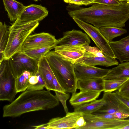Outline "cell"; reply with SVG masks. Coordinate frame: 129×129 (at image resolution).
Segmentation results:
<instances>
[{"instance_id":"1","label":"cell","mask_w":129,"mask_h":129,"mask_svg":"<svg viewBox=\"0 0 129 129\" xmlns=\"http://www.w3.org/2000/svg\"><path fill=\"white\" fill-rule=\"evenodd\" d=\"M50 90H26L3 108V116L15 117L28 112L53 108L59 101Z\"/></svg>"},{"instance_id":"2","label":"cell","mask_w":129,"mask_h":129,"mask_svg":"<svg viewBox=\"0 0 129 129\" xmlns=\"http://www.w3.org/2000/svg\"><path fill=\"white\" fill-rule=\"evenodd\" d=\"M45 56L66 93H73L76 92L77 80L74 72V62L54 51H50Z\"/></svg>"},{"instance_id":"3","label":"cell","mask_w":129,"mask_h":129,"mask_svg":"<svg viewBox=\"0 0 129 129\" xmlns=\"http://www.w3.org/2000/svg\"><path fill=\"white\" fill-rule=\"evenodd\" d=\"M39 24L38 21L25 24L14 22L9 27L8 40L3 53L4 60H8L14 55L20 52L26 39Z\"/></svg>"},{"instance_id":"4","label":"cell","mask_w":129,"mask_h":129,"mask_svg":"<svg viewBox=\"0 0 129 129\" xmlns=\"http://www.w3.org/2000/svg\"><path fill=\"white\" fill-rule=\"evenodd\" d=\"M0 64V100L11 102L17 93L15 78L8 60H4Z\"/></svg>"},{"instance_id":"5","label":"cell","mask_w":129,"mask_h":129,"mask_svg":"<svg viewBox=\"0 0 129 129\" xmlns=\"http://www.w3.org/2000/svg\"><path fill=\"white\" fill-rule=\"evenodd\" d=\"M72 18L79 27L92 39L105 55L116 58L109 42L102 34L99 28L77 18Z\"/></svg>"},{"instance_id":"6","label":"cell","mask_w":129,"mask_h":129,"mask_svg":"<svg viewBox=\"0 0 129 129\" xmlns=\"http://www.w3.org/2000/svg\"><path fill=\"white\" fill-rule=\"evenodd\" d=\"M8 60L12 73L15 78L26 71L32 72L33 75L38 71L39 60L31 58L24 52L15 54Z\"/></svg>"},{"instance_id":"7","label":"cell","mask_w":129,"mask_h":129,"mask_svg":"<svg viewBox=\"0 0 129 129\" xmlns=\"http://www.w3.org/2000/svg\"><path fill=\"white\" fill-rule=\"evenodd\" d=\"M86 121L85 126L80 129H122L129 124V119H101L83 114Z\"/></svg>"},{"instance_id":"8","label":"cell","mask_w":129,"mask_h":129,"mask_svg":"<svg viewBox=\"0 0 129 129\" xmlns=\"http://www.w3.org/2000/svg\"><path fill=\"white\" fill-rule=\"evenodd\" d=\"M57 41L54 36L48 33L43 32L30 35L23 44L20 52L44 47H55Z\"/></svg>"},{"instance_id":"9","label":"cell","mask_w":129,"mask_h":129,"mask_svg":"<svg viewBox=\"0 0 129 129\" xmlns=\"http://www.w3.org/2000/svg\"><path fill=\"white\" fill-rule=\"evenodd\" d=\"M48 11L41 5L32 4L25 7L14 22L25 24L35 21L39 22L48 15Z\"/></svg>"},{"instance_id":"10","label":"cell","mask_w":129,"mask_h":129,"mask_svg":"<svg viewBox=\"0 0 129 129\" xmlns=\"http://www.w3.org/2000/svg\"><path fill=\"white\" fill-rule=\"evenodd\" d=\"M74 68L77 80L103 79L111 70L76 62H74Z\"/></svg>"},{"instance_id":"11","label":"cell","mask_w":129,"mask_h":129,"mask_svg":"<svg viewBox=\"0 0 129 129\" xmlns=\"http://www.w3.org/2000/svg\"><path fill=\"white\" fill-rule=\"evenodd\" d=\"M90 43L87 34L73 29L64 32L62 37L57 39L55 46H83L89 45Z\"/></svg>"},{"instance_id":"12","label":"cell","mask_w":129,"mask_h":129,"mask_svg":"<svg viewBox=\"0 0 129 129\" xmlns=\"http://www.w3.org/2000/svg\"><path fill=\"white\" fill-rule=\"evenodd\" d=\"M102 98L106 102L105 105L94 113L112 114L122 112L129 115V108L116 97L114 93L104 92Z\"/></svg>"},{"instance_id":"13","label":"cell","mask_w":129,"mask_h":129,"mask_svg":"<svg viewBox=\"0 0 129 129\" xmlns=\"http://www.w3.org/2000/svg\"><path fill=\"white\" fill-rule=\"evenodd\" d=\"M83 113L74 111L68 112L62 117H57L51 119L47 123V129H77L76 123Z\"/></svg>"},{"instance_id":"14","label":"cell","mask_w":129,"mask_h":129,"mask_svg":"<svg viewBox=\"0 0 129 129\" xmlns=\"http://www.w3.org/2000/svg\"><path fill=\"white\" fill-rule=\"evenodd\" d=\"M75 62L91 66L100 65L107 67L117 65L119 64L116 58L107 56L98 57L86 51L82 57Z\"/></svg>"},{"instance_id":"15","label":"cell","mask_w":129,"mask_h":129,"mask_svg":"<svg viewBox=\"0 0 129 129\" xmlns=\"http://www.w3.org/2000/svg\"><path fill=\"white\" fill-rule=\"evenodd\" d=\"M109 43L116 59L120 63L129 61V35L119 40Z\"/></svg>"},{"instance_id":"16","label":"cell","mask_w":129,"mask_h":129,"mask_svg":"<svg viewBox=\"0 0 129 129\" xmlns=\"http://www.w3.org/2000/svg\"><path fill=\"white\" fill-rule=\"evenodd\" d=\"M54 49L56 52L74 62L82 57L86 51L83 46H55Z\"/></svg>"},{"instance_id":"17","label":"cell","mask_w":129,"mask_h":129,"mask_svg":"<svg viewBox=\"0 0 129 129\" xmlns=\"http://www.w3.org/2000/svg\"><path fill=\"white\" fill-rule=\"evenodd\" d=\"M38 71L41 75L47 90L55 91L53 81L52 70L45 56L38 61Z\"/></svg>"},{"instance_id":"18","label":"cell","mask_w":129,"mask_h":129,"mask_svg":"<svg viewBox=\"0 0 129 129\" xmlns=\"http://www.w3.org/2000/svg\"><path fill=\"white\" fill-rule=\"evenodd\" d=\"M101 93L87 90L76 92L72 93L69 102L74 107L80 105L96 100Z\"/></svg>"},{"instance_id":"19","label":"cell","mask_w":129,"mask_h":129,"mask_svg":"<svg viewBox=\"0 0 129 129\" xmlns=\"http://www.w3.org/2000/svg\"><path fill=\"white\" fill-rule=\"evenodd\" d=\"M77 87L80 91L87 90L101 92L104 91V79L97 78L78 80Z\"/></svg>"},{"instance_id":"20","label":"cell","mask_w":129,"mask_h":129,"mask_svg":"<svg viewBox=\"0 0 129 129\" xmlns=\"http://www.w3.org/2000/svg\"><path fill=\"white\" fill-rule=\"evenodd\" d=\"M5 10L11 22L15 21L25 6L16 0H3Z\"/></svg>"},{"instance_id":"21","label":"cell","mask_w":129,"mask_h":129,"mask_svg":"<svg viewBox=\"0 0 129 129\" xmlns=\"http://www.w3.org/2000/svg\"><path fill=\"white\" fill-rule=\"evenodd\" d=\"M129 78V61L121 63L111 69L104 80Z\"/></svg>"},{"instance_id":"22","label":"cell","mask_w":129,"mask_h":129,"mask_svg":"<svg viewBox=\"0 0 129 129\" xmlns=\"http://www.w3.org/2000/svg\"><path fill=\"white\" fill-rule=\"evenodd\" d=\"M106 102L102 98L80 105L74 106V111L84 114H92L105 105Z\"/></svg>"},{"instance_id":"23","label":"cell","mask_w":129,"mask_h":129,"mask_svg":"<svg viewBox=\"0 0 129 129\" xmlns=\"http://www.w3.org/2000/svg\"><path fill=\"white\" fill-rule=\"evenodd\" d=\"M100 30L109 42L113 41V39L126 33V29L112 26H105L100 27Z\"/></svg>"},{"instance_id":"24","label":"cell","mask_w":129,"mask_h":129,"mask_svg":"<svg viewBox=\"0 0 129 129\" xmlns=\"http://www.w3.org/2000/svg\"><path fill=\"white\" fill-rule=\"evenodd\" d=\"M33 73L28 71L24 72L15 78V85L17 93L23 92L27 90L29 86V79Z\"/></svg>"},{"instance_id":"25","label":"cell","mask_w":129,"mask_h":129,"mask_svg":"<svg viewBox=\"0 0 129 129\" xmlns=\"http://www.w3.org/2000/svg\"><path fill=\"white\" fill-rule=\"evenodd\" d=\"M8 26L4 22H0V62L4 60L3 53L6 47L9 37Z\"/></svg>"},{"instance_id":"26","label":"cell","mask_w":129,"mask_h":129,"mask_svg":"<svg viewBox=\"0 0 129 129\" xmlns=\"http://www.w3.org/2000/svg\"><path fill=\"white\" fill-rule=\"evenodd\" d=\"M128 78L104 79V92H112L118 90Z\"/></svg>"},{"instance_id":"27","label":"cell","mask_w":129,"mask_h":129,"mask_svg":"<svg viewBox=\"0 0 129 129\" xmlns=\"http://www.w3.org/2000/svg\"><path fill=\"white\" fill-rule=\"evenodd\" d=\"M55 46H49L29 50L23 52L31 58L39 60L44 56L51 49H54Z\"/></svg>"},{"instance_id":"28","label":"cell","mask_w":129,"mask_h":129,"mask_svg":"<svg viewBox=\"0 0 129 129\" xmlns=\"http://www.w3.org/2000/svg\"><path fill=\"white\" fill-rule=\"evenodd\" d=\"M92 117L101 119H123L129 117V115L122 112H118L110 114H101L95 113L88 114Z\"/></svg>"},{"instance_id":"29","label":"cell","mask_w":129,"mask_h":129,"mask_svg":"<svg viewBox=\"0 0 129 129\" xmlns=\"http://www.w3.org/2000/svg\"><path fill=\"white\" fill-rule=\"evenodd\" d=\"M55 92L56 96L62 103L65 112L67 114L69 112L66 102L70 97L69 94V93H63L58 91H55Z\"/></svg>"},{"instance_id":"30","label":"cell","mask_w":129,"mask_h":129,"mask_svg":"<svg viewBox=\"0 0 129 129\" xmlns=\"http://www.w3.org/2000/svg\"><path fill=\"white\" fill-rule=\"evenodd\" d=\"M38 77V81L36 84L31 86H29L27 90H43L45 87V85L44 80L40 74L37 71L35 74Z\"/></svg>"},{"instance_id":"31","label":"cell","mask_w":129,"mask_h":129,"mask_svg":"<svg viewBox=\"0 0 129 129\" xmlns=\"http://www.w3.org/2000/svg\"><path fill=\"white\" fill-rule=\"evenodd\" d=\"M117 92L120 95L129 99V78Z\"/></svg>"},{"instance_id":"32","label":"cell","mask_w":129,"mask_h":129,"mask_svg":"<svg viewBox=\"0 0 129 129\" xmlns=\"http://www.w3.org/2000/svg\"><path fill=\"white\" fill-rule=\"evenodd\" d=\"M83 46L85 49L86 51L90 52L96 56L104 57L106 56L99 49L95 47H91L89 45H85Z\"/></svg>"},{"instance_id":"33","label":"cell","mask_w":129,"mask_h":129,"mask_svg":"<svg viewBox=\"0 0 129 129\" xmlns=\"http://www.w3.org/2000/svg\"><path fill=\"white\" fill-rule=\"evenodd\" d=\"M118 0H95L93 3H97L104 5H114L119 4Z\"/></svg>"},{"instance_id":"34","label":"cell","mask_w":129,"mask_h":129,"mask_svg":"<svg viewBox=\"0 0 129 129\" xmlns=\"http://www.w3.org/2000/svg\"><path fill=\"white\" fill-rule=\"evenodd\" d=\"M68 3L77 5H89L85 0H70Z\"/></svg>"},{"instance_id":"35","label":"cell","mask_w":129,"mask_h":129,"mask_svg":"<svg viewBox=\"0 0 129 129\" xmlns=\"http://www.w3.org/2000/svg\"><path fill=\"white\" fill-rule=\"evenodd\" d=\"M115 95L129 108V99L124 97L118 93L117 91L114 93Z\"/></svg>"},{"instance_id":"36","label":"cell","mask_w":129,"mask_h":129,"mask_svg":"<svg viewBox=\"0 0 129 129\" xmlns=\"http://www.w3.org/2000/svg\"><path fill=\"white\" fill-rule=\"evenodd\" d=\"M38 81V76L36 74L32 75L30 77L29 79V86L36 84L37 83Z\"/></svg>"},{"instance_id":"37","label":"cell","mask_w":129,"mask_h":129,"mask_svg":"<svg viewBox=\"0 0 129 129\" xmlns=\"http://www.w3.org/2000/svg\"><path fill=\"white\" fill-rule=\"evenodd\" d=\"M34 129H47V123L43 124L37 126H32Z\"/></svg>"},{"instance_id":"38","label":"cell","mask_w":129,"mask_h":129,"mask_svg":"<svg viewBox=\"0 0 129 129\" xmlns=\"http://www.w3.org/2000/svg\"><path fill=\"white\" fill-rule=\"evenodd\" d=\"M89 4L93 3V2L95 0H85Z\"/></svg>"},{"instance_id":"39","label":"cell","mask_w":129,"mask_h":129,"mask_svg":"<svg viewBox=\"0 0 129 129\" xmlns=\"http://www.w3.org/2000/svg\"><path fill=\"white\" fill-rule=\"evenodd\" d=\"M122 129H129V124L127 125L123 128Z\"/></svg>"},{"instance_id":"40","label":"cell","mask_w":129,"mask_h":129,"mask_svg":"<svg viewBox=\"0 0 129 129\" xmlns=\"http://www.w3.org/2000/svg\"><path fill=\"white\" fill-rule=\"evenodd\" d=\"M119 2H127L128 0H118Z\"/></svg>"},{"instance_id":"41","label":"cell","mask_w":129,"mask_h":129,"mask_svg":"<svg viewBox=\"0 0 129 129\" xmlns=\"http://www.w3.org/2000/svg\"><path fill=\"white\" fill-rule=\"evenodd\" d=\"M63 0L64 2H65L66 3H68V2H69V1H70V0Z\"/></svg>"},{"instance_id":"42","label":"cell","mask_w":129,"mask_h":129,"mask_svg":"<svg viewBox=\"0 0 129 129\" xmlns=\"http://www.w3.org/2000/svg\"><path fill=\"white\" fill-rule=\"evenodd\" d=\"M129 5V0L126 2Z\"/></svg>"},{"instance_id":"43","label":"cell","mask_w":129,"mask_h":129,"mask_svg":"<svg viewBox=\"0 0 129 129\" xmlns=\"http://www.w3.org/2000/svg\"><path fill=\"white\" fill-rule=\"evenodd\" d=\"M34 0V1H40V0Z\"/></svg>"},{"instance_id":"44","label":"cell","mask_w":129,"mask_h":129,"mask_svg":"<svg viewBox=\"0 0 129 129\" xmlns=\"http://www.w3.org/2000/svg\"></svg>"}]
</instances>
